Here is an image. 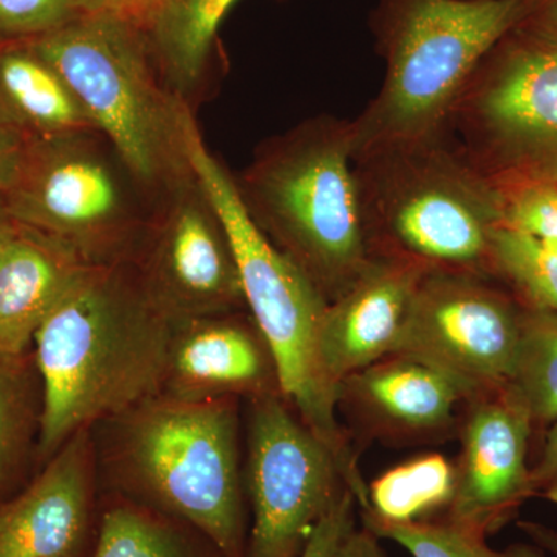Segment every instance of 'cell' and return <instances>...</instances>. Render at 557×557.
<instances>
[{
  "mask_svg": "<svg viewBox=\"0 0 557 557\" xmlns=\"http://www.w3.org/2000/svg\"><path fill=\"white\" fill-rule=\"evenodd\" d=\"M172 332L174 321L134 262L87 267L33 338L42 383L39 460L76 432L161 394Z\"/></svg>",
  "mask_w": 557,
  "mask_h": 557,
  "instance_id": "1",
  "label": "cell"
},
{
  "mask_svg": "<svg viewBox=\"0 0 557 557\" xmlns=\"http://www.w3.org/2000/svg\"><path fill=\"white\" fill-rule=\"evenodd\" d=\"M239 399L161 392L95 424L100 493L183 520L226 557H245L249 520Z\"/></svg>",
  "mask_w": 557,
  "mask_h": 557,
  "instance_id": "2",
  "label": "cell"
},
{
  "mask_svg": "<svg viewBox=\"0 0 557 557\" xmlns=\"http://www.w3.org/2000/svg\"><path fill=\"white\" fill-rule=\"evenodd\" d=\"M354 149L351 120L321 113L260 143L233 174L249 218L329 302L375 259Z\"/></svg>",
  "mask_w": 557,
  "mask_h": 557,
  "instance_id": "3",
  "label": "cell"
},
{
  "mask_svg": "<svg viewBox=\"0 0 557 557\" xmlns=\"http://www.w3.org/2000/svg\"><path fill=\"white\" fill-rule=\"evenodd\" d=\"M355 168L375 258L494 277L491 247L507 197L448 129L359 152Z\"/></svg>",
  "mask_w": 557,
  "mask_h": 557,
  "instance_id": "4",
  "label": "cell"
},
{
  "mask_svg": "<svg viewBox=\"0 0 557 557\" xmlns=\"http://www.w3.org/2000/svg\"><path fill=\"white\" fill-rule=\"evenodd\" d=\"M28 42L157 200L194 177L189 139L199 126L196 110L161 75L141 28L113 11H98Z\"/></svg>",
  "mask_w": 557,
  "mask_h": 557,
  "instance_id": "5",
  "label": "cell"
},
{
  "mask_svg": "<svg viewBox=\"0 0 557 557\" xmlns=\"http://www.w3.org/2000/svg\"><path fill=\"white\" fill-rule=\"evenodd\" d=\"M536 0H376L369 28L386 64L379 94L351 120L354 153L428 138L450 113L480 62L525 20Z\"/></svg>",
  "mask_w": 557,
  "mask_h": 557,
  "instance_id": "6",
  "label": "cell"
},
{
  "mask_svg": "<svg viewBox=\"0 0 557 557\" xmlns=\"http://www.w3.org/2000/svg\"><path fill=\"white\" fill-rule=\"evenodd\" d=\"M189 157L228 230L245 302L269 344L282 395L300 420L335 450L346 469L348 487L364 496L368 485L336 417L341 391L329 380L319 355V332L329 300L249 218L233 174L209 150L199 126L190 134Z\"/></svg>",
  "mask_w": 557,
  "mask_h": 557,
  "instance_id": "7",
  "label": "cell"
},
{
  "mask_svg": "<svg viewBox=\"0 0 557 557\" xmlns=\"http://www.w3.org/2000/svg\"><path fill=\"white\" fill-rule=\"evenodd\" d=\"M0 201L90 265L132 262L159 203L98 131L30 139Z\"/></svg>",
  "mask_w": 557,
  "mask_h": 557,
  "instance_id": "8",
  "label": "cell"
},
{
  "mask_svg": "<svg viewBox=\"0 0 557 557\" xmlns=\"http://www.w3.org/2000/svg\"><path fill=\"white\" fill-rule=\"evenodd\" d=\"M448 131L500 188L557 185V44L509 32L472 73Z\"/></svg>",
  "mask_w": 557,
  "mask_h": 557,
  "instance_id": "9",
  "label": "cell"
},
{
  "mask_svg": "<svg viewBox=\"0 0 557 557\" xmlns=\"http://www.w3.org/2000/svg\"><path fill=\"white\" fill-rule=\"evenodd\" d=\"M245 557H300L314 528L347 490L339 457L281 392L249 398Z\"/></svg>",
  "mask_w": 557,
  "mask_h": 557,
  "instance_id": "10",
  "label": "cell"
},
{
  "mask_svg": "<svg viewBox=\"0 0 557 557\" xmlns=\"http://www.w3.org/2000/svg\"><path fill=\"white\" fill-rule=\"evenodd\" d=\"M132 262L172 321L248 310L228 230L197 174L161 197Z\"/></svg>",
  "mask_w": 557,
  "mask_h": 557,
  "instance_id": "11",
  "label": "cell"
},
{
  "mask_svg": "<svg viewBox=\"0 0 557 557\" xmlns=\"http://www.w3.org/2000/svg\"><path fill=\"white\" fill-rule=\"evenodd\" d=\"M525 307L490 277L428 271L398 351L429 359L475 391L511 383Z\"/></svg>",
  "mask_w": 557,
  "mask_h": 557,
  "instance_id": "12",
  "label": "cell"
},
{
  "mask_svg": "<svg viewBox=\"0 0 557 557\" xmlns=\"http://www.w3.org/2000/svg\"><path fill=\"white\" fill-rule=\"evenodd\" d=\"M533 418L511 383L475 395L463 426L456 493L445 518L490 536L533 497L528 446Z\"/></svg>",
  "mask_w": 557,
  "mask_h": 557,
  "instance_id": "13",
  "label": "cell"
},
{
  "mask_svg": "<svg viewBox=\"0 0 557 557\" xmlns=\"http://www.w3.org/2000/svg\"><path fill=\"white\" fill-rule=\"evenodd\" d=\"M100 518L91 428L76 432L14 496L0 500V557H89Z\"/></svg>",
  "mask_w": 557,
  "mask_h": 557,
  "instance_id": "14",
  "label": "cell"
},
{
  "mask_svg": "<svg viewBox=\"0 0 557 557\" xmlns=\"http://www.w3.org/2000/svg\"><path fill=\"white\" fill-rule=\"evenodd\" d=\"M426 273L409 260L375 258L343 295L329 302L319 355L339 391L348 376L397 354L418 284Z\"/></svg>",
  "mask_w": 557,
  "mask_h": 557,
  "instance_id": "15",
  "label": "cell"
},
{
  "mask_svg": "<svg viewBox=\"0 0 557 557\" xmlns=\"http://www.w3.org/2000/svg\"><path fill=\"white\" fill-rule=\"evenodd\" d=\"M163 392L185 399L281 392L273 355L249 311L174 321Z\"/></svg>",
  "mask_w": 557,
  "mask_h": 557,
  "instance_id": "16",
  "label": "cell"
},
{
  "mask_svg": "<svg viewBox=\"0 0 557 557\" xmlns=\"http://www.w3.org/2000/svg\"><path fill=\"white\" fill-rule=\"evenodd\" d=\"M480 392L448 369L409 351H397L341 384L370 428L391 437H432L456 423L458 406Z\"/></svg>",
  "mask_w": 557,
  "mask_h": 557,
  "instance_id": "17",
  "label": "cell"
},
{
  "mask_svg": "<svg viewBox=\"0 0 557 557\" xmlns=\"http://www.w3.org/2000/svg\"><path fill=\"white\" fill-rule=\"evenodd\" d=\"M89 265L64 242L16 223L0 258V350L27 354L44 319Z\"/></svg>",
  "mask_w": 557,
  "mask_h": 557,
  "instance_id": "18",
  "label": "cell"
},
{
  "mask_svg": "<svg viewBox=\"0 0 557 557\" xmlns=\"http://www.w3.org/2000/svg\"><path fill=\"white\" fill-rule=\"evenodd\" d=\"M0 113L28 141L97 131L67 83L28 40L0 50Z\"/></svg>",
  "mask_w": 557,
  "mask_h": 557,
  "instance_id": "19",
  "label": "cell"
},
{
  "mask_svg": "<svg viewBox=\"0 0 557 557\" xmlns=\"http://www.w3.org/2000/svg\"><path fill=\"white\" fill-rule=\"evenodd\" d=\"M237 0H157L146 22L161 75L196 110L207 81L220 24Z\"/></svg>",
  "mask_w": 557,
  "mask_h": 557,
  "instance_id": "20",
  "label": "cell"
},
{
  "mask_svg": "<svg viewBox=\"0 0 557 557\" xmlns=\"http://www.w3.org/2000/svg\"><path fill=\"white\" fill-rule=\"evenodd\" d=\"M89 557H226L196 527L127 498L100 493Z\"/></svg>",
  "mask_w": 557,
  "mask_h": 557,
  "instance_id": "21",
  "label": "cell"
},
{
  "mask_svg": "<svg viewBox=\"0 0 557 557\" xmlns=\"http://www.w3.org/2000/svg\"><path fill=\"white\" fill-rule=\"evenodd\" d=\"M457 469L442 454H424L388 469L368 486L362 519L413 523L448 511L456 493Z\"/></svg>",
  "mask_w": 557,
  "mask_h": 557,
  "instance_id": "22",
  "label": "cell"
},
{
  "mask_svg": "<svg viewBox=\"0 0 557 557\" xmlns=\"http://www.w3.org/2000/svg\"><path fill=\"white\" fill-rule=\"evenodd\" d=\"M0 350V500L9 497L42 420V386L35 358Z\"/></svg>",
  "mask_w": 557,
  "mask_h": 557,
  "instance_id": "23",
  "label": "cell"
},
{
  "mask_svg": "<svg viewBox=\"0 0 557 557\" xmlns=\"http://www.w3.org/2000/svg\"><path fill=\"white\" fill-rule=\"evenodd\" d=\"M511 384L527 403L534 426L557 420V311L523 310Z\"/></svg>",
  "mask_w": 557,
  "mask_h": 557,
  "instance_id": "24",
  "label": "cell"
},
{
  "mask_svg": "<svg viewBox=\"0 0 557 557\" xmlns=\"http://www.w3.org/2000/svg\"><path fill=\"white\" fill-rule=\"evenodd\" d=\"M491 263L493 276L511 285L525 309L557 311V255L544 240L500 226Z\"/></svg>",
  "mask_w": 557,
  "mask_h": 557,
  "instance_id": "25",
  "label": "cell"
},
{
  "mask_svg": "<svg viewBox=\"0 0 557 557\" xmlns=\"http://www.w3.org/2000/svg\"><path fill=\"white\" fill-rule=\"evenodd\" d=\"M362 527L380 539L397 542L412 557H545L537 545H512L498 552L487 545L483 531L445 516L413 523L362 519Z\"/></svg>",
  "mask_w": 557,
  "mask_h": 557,
  "instance_id": "26",
  "label": "cell"
},
{
  "mask_svg": "<svg viewBox=\"0 0 557 557\" xmlns=\"http://www.w3.org/2000/svg\"><path fill=\"white\" fill-rule=\"evenodd\" d=\"M86 13L78 0H0V36L38 39Z\"/></svg>",
  "mask_w": 557,
  "mask_h": 557,
  "instance_id": "27",
  "label": "cell"
},
{
  "mask_svg": "<svg viewBox=\"0 0 557 557\" xmlns=\"http://www.w3.org/2000/svg\"><path fill=\"white\" fill-rule=\"evenodd\" d=\"M504 226L541 240H557V185L504 189Z\"/></svg>",
  "mask_w": 557,
  "mask_h": 557,
  "instance_id": "28",
  "label": "cell"
},
{
  "mask_svg": "<svg viewBox=\"0 0 557 557\" xmlns=\"http://www.w3.org/2000/svg\"><path fill=\"white\" fill-rule=\"evenodd\" d=\"M357 497L350 487L344 491L339 500L333 505L327 515L321 519L311 534L309 544L300 557H333L338 552L341 542L357 528Z\"/></svg>",
  "mask_w": 557,
  "mask_h": 557,
  "instance_id": "29",
  "label": "cell"
},
{
  "mask_svg": "<svg viewBox=\"0 0 557 557\" xmlns=\"http://www.w3.org/2000/svg\"><path fill=\"white\" fill-rule=\"evenodd\" d=\"M27 143L0 113V194L14 178Z\"/></svg>",
  "mask_w": 557,
  "mask_h": 557,
  "instance_id": "30",
  "label": "cell"
},
{
  "mask_svg": "<svg viewBox=\"0 0 557 557\" xmlns=\"http://www.w3.org/2000/svg\"><path fill=\"white\" fill-rule=\"evenodd\" d=\"M515 30L541 42L557 44V0H536Z\"/></svg>",
  "mask_w": 557,
  "mask_h": 557,
  "instance_id": "31",
  "label": "cell"
},
{
  "mask_svg": "<svg viewBox=\"0 0 557 557\" xmlns=\"http://www.w3.org/2000/svg\"><path fill=\"white\" fill-rule=\"evenodd\" d=\"M555 486H557V420L549 424L541 460L531 469L533 496H542L545 491Z\"/></svg>",
  "mask_w": 557,
  "mask_h": 557,
  "instance_id": "32",
  "label": "cell"
},
{
  "mask_svg": "<svg viewBox=\"0 0 557 557\" xmlns=\"http://www.w3.org/2000/svg\"><path fill=\"white\" fill-rule=\"evenodd\" d=\"M333 557H387L381 548L380 537L368 528H355L343 542Z\"/></svg>",
  "mask_w": 557,
  "mask_h": 557,
  "instance_id": "33",
  "label": "cell"
},
{
  "mask_svg": "<svg viewBox=\"0 0 557 557\" xmlns=\"http://www.w3.org/2000/svg\"><path fill=\"white\" fill-rule=\"evenodd\" d=\"M541 497L547 498V500L557 505V486L545 491ZM519 527L525 531L528 536L533 539L534 544H536L542 552H548L549 555L557 557V531L541 525V523L533 522H522L519 523Z\"/></svg>",
  "mask_w": 557,
  "mask_h": 557,
  "instance_id": "34",
  "label": "cell"
},
{
  "mask_svg": "<svg viewBox=\"0 0 557 557\" xmlns=\"http://www.w3.org/2000/svg\"><path fill=\"white\" fill-rule=\"evenodd\" d=\"M157 0H113V13L119 14L123 20L129 21L131 24L137 25L138 28H145L150 13Z\"/></svg>",
  "mask_w": 557,
  "mask_h": 557,
  "instance_id": "35",
  "label": "cell"
},
{
  "mask_svg": "<svg viewBox=\"0 0 557 557\" xmlns=\"http://www.w3.org/2000/svg\"><path fill=\"white\" fill-rule=\"evenodd\" d=\"M14 226H16V223L7 215V212L3 211L2 201H0V258H2L3 249L9 244Z\"/></svg>",
  "mask_w": 557,
  "mask_h": 557,
  "instance_id": "36",
  "label": "cell"
},
{
  "mask_svg": "<svg viewBox=\"0 0 557 557\" xmlns=\"http://www.w3.org/2000/svg\"><path fill=\"white\" fill-rule=\"evenodd\" d=\"M81 9L86 13H98V11L112 10L113 0H78Z\"/></svg>",
  "mask_w": 557,
  "mask_h": 557,
  "instance_id": "37",
  "label": "cell"
},
{
  "mask_svg": "<svg viewBox=\"0 0 557 557\" xmlns=\"http://www.w3.org/2000/svg\"><path fill=\"white\" fill-rule=\"evenodd\" d=\"M544 242H545V244H547V245H548V247H549V248H552V249H553V251H555V252H556V255H557V240H544Z\"/></svg>",
  "mask_w": 557,
  "mask_h": 557,
  "instance_id": "38",
  "label": "cell"
}]
</instances>
